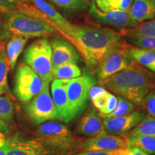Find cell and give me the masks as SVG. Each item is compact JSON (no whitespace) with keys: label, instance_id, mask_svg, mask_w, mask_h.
I'll list each match as a JSON object with an SVG mask.
<instances>
[{"label":"cell","instance_id":"obj_12","mask_svg":"<svg viewBox=\"0 0 155 155\" xmlns=\"http://www.w3.org/2000/svg\"><path fill=\"white\" fill-rule=\"evenodd\" d=\"M6 155H56L38 139H28L15 135L6 139Z\"/></svg>","mask_w":155,"mask_h":155},{"label":"cell","instance_id":"obj_28","mask_svg":"<svg viewBox=\"0 0 155 155\" xmlns=\"http://www.w3.org/2000/svg\"><path fill=\"white\" fill-rule=\"evenodd\" d=\"M15 107L12 101L7 96H0V119L7 124L14 121Z\"/></svg>","mask_w":155,"mask_h":155},{"label":"cell","instance_id":"obj_23","mask_svg":"<svg viewBox=\"0 0 155 155\" xmlns=\"http://www.w3.org/2000/svg\"><path fill=\"white\" fill-rule=\"evenodd\" d=\"M124 34L127 37L155 36V17L150 20L140 23L134 28L127 29Z\"/></svg>","mask_w":155,"mask_h":155},{"label":"cell","instance_id":"obj_27","mask_svg":"<svg viewBox=\"0 0 155 155\" xmlns=\"http://www.w3.org/2000/svg\"><path fill=\"white\" fill-rule=\"evenodd\" d=\"M150 135L155 137V117H145L131 130L128 136Z\"/></svg>","mask_w":155,"mask_h":155},{"label":"cell","instance_id":"obj_2","mask_svg":"<svg viewBox=\"0 0 155 155\" xmlns=\"http://www.w3.org/2000/svg\"><path fill=\"white\" fill-rule=\"evenodd\" d=\"M114 94L138 106H144V98L154 85L153 75L132 61L127 68L101 81Z\"/></svg>","mask_w":155,"mask_h":155},{"label":"cell","instance_id":"obj_21","mask_svg":"<svg viewBox=\"0 0 155 155\" xmlns=\"http://www.w3.org/2000/svg\"><path fill=\"white\" fill-rule=\"evenodd\" d=\"M129 53L132 61L155 73V51L131 47L129 48Z\"/></svg>","mask_w":155,"mask_h":155},{"label":"cell","instance_id":"obj_35","mask_svg":"<svg viewBox=\"0 0 155 155\" xmlns=\"http://www.w3.org/2000/svg\"><path fill=\"white\" fill-rule=\"evenodd\" d=\"M116 104H117V97H116L114 94H110L109 98L107 104H106V107L103 110L101 114H108L113 111L115 108Z\"/></svg>","mask_w":155,"mask_h":155},{"label":"cell","instance_id":"obj_24","mask_svg":"<svg viewBox=\"0 0 155 155\" xmlns=\"http://www.w3.org/2000/svg\"><path fill=\"white\" fill-rule=\"evenodd\" d=\"M81 75V68L75 63L64 64L53 68V79H72Z\"/></svg>","mask_w":155,"mask_h":155},{"label":"cell","instance_id":"obj_5","mask_svg":"<svg viewBox=\"0 0 155 155\" xmlns=\"http://www.w3.org/2000/svg\"><path fill=\"white\" fill-rule=\"evenodd\" d=\"M29 5L22 3L17 11L42 19L54 27L60 33L65 35L72 42L74 35V25L47 0H26Z\"/></svg>","mask_w":155,"mask_h":155},{"label":"cell","instance_id":"obj_7","mask_svg":"<svg viewBox=\"0 0 155 155\" xmlns=\"http://www.w3.org/2000/svg\"><path fill=\"white\" fill-rule=\"evenodd\" d=\"M66 84L68 107L70 121L79 116L85 109L88 98V92L96 86V79L91 75L83 74L72 79H65Z\"/></svg>","mask_w":155,"mask_h":155},{"label":"cell","instance_id":"obj_34","mask_svg":"<svg viewBox=\"0 0 155 155\" xmlns=\"http://www.w3.org/2000/svg\"><path fill=\"white\" fill-rule=\"evenodd\" d=\"M108 3L116 9H123L127 10L131 7L133 0H106Z\"/></svg>","mask_w":155,"mask_h":155},{"label":"cell","instance_id":"obj_19","mask_svg":"<svg viewBox=\"0 0 155 155\" xmlns=\"http://www.w3.org/2000/svg\"><path fill=\"white\" fill-rule=\"evenodd\" d=\"M62 15H74L89 9L92 0H47Z\"/></svg>","mask_w":155,"mask_h":155},{"label":"cell","instance_id":"obj_13","mask_svg":"<svg viewBox=\"0 0 155 155\" xmlns=\"http://www.w3.org/2000/svg\"><path fill=\"white\" fill-rule=\"evenodd\" d=\"M128 147L127 137L111 134L105 130L96 137L81 141L79 149L82 151H109Z\"/></svg>","mask_w":155,"mask_h":155},{"label":"cell","instance_id":"obj_37","mask_svg":"<svg viewBox=\"0 0 155 155\" xmlns=\"http://www.w3.org/2000/svg\"><path fill=\"white\" fill-rule=\"evenodd\" d=\"M125 155H149L141 149L135 147H128Z\"/></svg>","mask_w":155,"mask_h":155},{"label":"cell","instance_id":"obj_25","mask_svg":"<svg viewBox=\"0 0 155 155\" xmlns=\"http://www.w3.org/2000/svg\"><path fill=\"white\" fill-rule=\"evenodd\" d=\"M9 64L6 55L5 48L3 45L0 46V95L9 91L8 71Z\"/></svg>","mask_w":155,"mask_h":155},{"label":"cell","instance_id":"obj_17","mask_svg":"<svg viewBox=\"0 0 155 155\" xmlns=\"http://www.w3.org/2000/svg\"><path fill=\"white\" fill-rule=\"evenodd\" d=\"M104 131H105V127L101 117L94 108H91L85 113L75 129L77 134L88 137H96Z\"/></svg>","mask_w":155,"mask_h":155},{"label":"cell","instance_id":"obj_4","mask_svg":"<svg viewBox=\"0 0 155 155\" xmlns=\"http://www.w3.org/2000/svg\"><path fill=\"white\" fill-rule=\"evenodd\" d=\"M36 139L56 155H70L78 150L80 142L66 126L55 121L39 124Z\"/></svg>","mask_w":155,"mask_h":155},{"label":"cell","instance_id":"obj_39","mask_svg":"<svg viewBox=\"0 0 155 155\" xmlns=\"http://www.w3.org/2000/svg\"><path fill=\"white\" fill-rule=\"evenodd\" d=\"M9 131H10V129H9L8 124L2 119H0V132L4 133L5 134L9 133Z\"/></svg>","mask_w":155,"mask_h":155},{"label":"cell","instance_id":"obj_16","mask_svg":"<svg viewBox=\"0 0 155 155\" xmlns=\"http://www.w3.org/2000/svg\"><path fill=\"white\" fill-rule=\"evenodd\" d=\"M50 88L52 99L59 116L60 121L68 123L70 119L65 79H53Z\"/></svg>","mask_w":155,"mask_h":155},{"label":"cell","instance_id":"obj_36","mask_svg":"<svg viewBox=\"0 0 155 155\" xmlns=\"http://www.w3.org/2000/svg\"><path fill=\"white\" fill-rule=\"evenodd\" d=\"M106 91V89L103 88L101 87L96 86H92L91 88H90V90H89L88 98L91 100L94 99V98H96V97L99 96L101 94H104V93H105Z\"/></svg>","mask_w":155,"mask_h":155},{"label":"cell","instance_id":"obj_14","mask_svg":"<svg viewBox=\"0 0 155 155\" xmlns=\"http://www.w3.org/2000/svg\"><path fill=\"white\" fill-rule=\"evenodd\" d=\"M52 48L53 68L68 63L77 64L81 61V55L74 46L62 38H53L50 41Z\"/></svg>","mask_w":155,"mask_h":155},{"label":"cell","instance_id":"obj_10","mask_svg":"<svg viewBox=\"0 0 155 155\" xmlns=\"http://www.w3.org/2000/svg\"><path fill=\"white\" fill-rule=\"evenodd\" d=\"M132 62L129 53V48L123 42L110 50L103 58L98 66V76L103 81L123 71Z\"/></svg>","mask_w":155,"mask_h":155},{"label":"cell","instance_id":"obj_29","mask_svg":"<svg viewBox=\"0 0 155 155\" xmlns=\"http://www.w3.org/2000/svg\"><path fill=\"white\" fill-rule=\"evenodd\" d=\"M127 40L136 47L155 51V36L127 37Z\"/></svg>","mask_w":155,"mask_h":155},{"label":"cell","instance_id":"obj_8","mask_svg":"<svg viewBox=\"0 0 155 155\" xmlns=\"http://www.w3.org/2000/svg\"><path fill=\"white\" fill-rule=\"evenodd\" d=\"M50 83H44L41 91L33 97L25 106V110L35 124H40L48 121L59 120L50 92Z\"/></svg>","mask_w":155,"mask_h":155},{"label":"cell","instance_id":"obj_18","mask_svg":"<svg viewBox=\"0 0 155 155\" xmlns=\"http://www.w3.org/2000/svg\"><path fill=\"white\" fill-rule=\"evenodd\" d=\"M129 10L139 24L150 20L155 17V0H134Z\"/></svg>","mask_w":155,"mask_h":155},{"label":"cell","instance_id":"obj_40","mask_svg":"<svg viewBox=\"0 0 155 155\" xmlns=\"http://www.w3.org/2000/svg\"><path fill=\"white\" fill-rule=\"evenodd\" d=\"M2 19H3V15H2V12L0 11V23L2 22Z\"/></svg>","mask_w":155,"mask_h":155},{"label":"cell","instance_id":"obj_30","mask_svg":"<svg viewBox=\"0 0 155 155\" xmlns=\"http://www.w3.org/2000/svg\"><path fill=\"white\" fill-rule=\"evenodd\" d=\"M127 151V147H124L109 151H83L70 155H125Z\"/></svg>","mask_w":155,"mask_h":155},{"label":"cell","instance_id":"obj_11","mask_svg":"<svg viewBox=\"0 0 155 155\" xmlns=\"http://www.w3.org/2000/svg\"><path fill=\"white\" fill-rule=\"evenodd\" d=\"M88 14L95 22L114 28L127 30L139 25L132 18L129 9L123 10L115 9L108 12L101 11L97 8L93 1L88 9Z\"/></svg>","mask_w":155,"mask_h":155},{"label":"cell","instance_id":"obj_33","mask_svg":"<svg viewBox=\"0 0 155 155\" xmlns=\"http://www.w3.org/2000/svg\"><path fill=\"white\" fill-rule=\"evenodd\" d=\"M24 0H0V11L17 10Z\"/></svg>","mask_w":155,"mask_h":155},{"label":"cell","instance_id":"obj_26","mask_svg":"<svg viewBox=\"0 0 155 155\" xmlns=\"http://www.w3.org/2000/svg\"><path fill=\"white\" fill-rule=\"evenodd\" d=\"M134 105L132 102L121 96H117V104L111 113L108 114H99L103 119L105 118H114L118 116L127 115L133 111Z\"/></svg>","mask_w":155,"mask_h":155},{"label":"cell","instance_id":"obj_32","mask_svg":"<svg viewBox=\"0 0 155 155\" xmlns=\"http://www.w3.org/2000/svg\"><path fill=\"white\" fill-rule=\"evenodd\" d=\"M111 93L108 91H106L104 94L99 95L96 98H94V99H92V103L95 106V108L96 109H98L100 113H101L103 110L104 109V108L106 107V104H107L108 98H109V95Z\"/></svg>","mask_w":155,"mask_h":155},{"label":"cell","instance_id":"obj_15","mask_svg":"<svg viewBox=\"0 0 155 155\" xmlns=\"http://www.w3.org/2000/svg\"><path fill=\"white\" fill-rule=\"evenodd\" d=\"M143 112L134 111L127 115L114 118H105L103 120L105 130L114 135H123L138 125L144 118Z\"/></svg>","mask_w":155,"mask_h":155},{"label":"cell","instance_id":"obj_20","mask_svg":"<svg viewBox=\"0 0 155 155\" xmlns=\"http://www.w3.org/2000/svg\"><path fill=\"white\" fill-rule=\"evenodd\" d=\"M28 38L21 36H14L7 40L5 48L6 55L9 64V71H13L16 65L17 59L22 53Z\"/></svg>","mask_w":155,"mask_h":155},{"label":"cell","instance_id":"obj_31","mask_svg":"<svg viewBox=\"0 0 155 155\" xmlns=\"http://www.w3.org/2000/svg\"><path fill=\"white\" fill-rule=\"evenodd\" d=\"M144 106L149 115L155 117V90L150 91L144 98Z\"/></svg>","mask_w":155,"mask_h":155},{"label":"cell","instance_id":"obj_38","mask_svg":"<svg viewBox=\"0 0 155 155\" xmlns=\"http://www.w3.org/2000/svg\"><path fill=\"white\" fill-rule=\"evenodd\" d=\"M5 134L0 132V155H6L5 152V144L6 141Z\"/></svg>","mask_w":155,"mask_h":155},{"label":"cell","instance_id":"obj_9","mask_svg":"<svg viewBox=\"0 0 155 155\" xmlns=\"http://www.w3.org/2000/svg\"><path fill=\"white\" fill-rule=\"evenodd\" d=\"M44 83L29 65L21 64L15 73L14 93L21 102H28L41 91Z\"/></svg>","mask_w":155,"mask_h":155},{"label":"cell","instance_id":"obj_3","mask_svg":"<svg viewBox=\"0 0 155 155\" xmlns=\"http://www.w3.org/2000/svg\"><path fill=\"white\" fill-rule=\"evenodd\" d=\"M2 13L3 19L0 23V40L3 42H7L14 36L40 38L58 33L52 25L31 15L17 10Z\"/></svg>","mask_w":155,"mask_h":155},{"label":"cell","instance_id":"obj_6","mask_svg":"<svg viewBox=\"0 0 155 155\" xmlns=\"http://www.w3.org/2000/svg\"><path fill=\"white\" fill-rule=\"evenodd\" d=\"M23 59L44 83L53 80L52 48L47 38H40L32 42L25 50Z\"/></svg>","mask_w":155,"mask_h":155},{"label":"cell","instance_id":"obj_1","mask_svg":"<svg viewBox=\"0 0 155 155\" xmlns=\"http://www.w3.org/2000/svg\"><path fill=\"white\" fill-rule=\"evenodd\" d=\"M73 41L90 68L98 67L110 50L123 42L121 35L114 30L75 25Z\"/></svg>","mask_w":155,"mask_h":155},{"label":"cell","instance_id":"obj_22","mask_svg":"<svg viewBox=\"0 0 155 155\" xmlns=\"http://www.w3.org/2000/svg\"><path fill=\"white\" fill-rule=\"evenodd\" d=\"M129 147L141 149L149 155H155V137L150 135L128 136Z\"/></svg>","mask_w":155,"mask_h":155}]
</instances>
